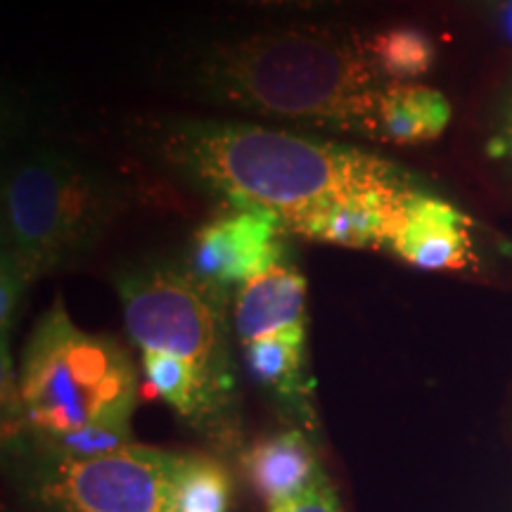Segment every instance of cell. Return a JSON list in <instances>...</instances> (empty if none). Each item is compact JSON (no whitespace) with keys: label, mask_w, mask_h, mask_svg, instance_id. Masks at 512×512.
<instances>
[{"label":"cell","mask_w":512,"mask_h":512,"mask_svg":"<svg viewBox=\"0 0 512 512\" xmlns=\"http://www.w3.org/2000/svg\"><path fill=\"white\" fill-rule=\"evenodd\" d=\"M136 143L190 188L233 209H264L287 230L320 204L420 185L411 171L373 152L247 121L157 117L140 121Z\"/></svg>","instance_id":"cell-1"},{"label":"cell","mask_w":512,"mask_h":512,"mask_svg":"<svg viewBox=\"0 0 512 512\" xmlns=\"http://www.w3.org/2000/svg\"><path fill=\"white\" fill-rule=\"evenodd\" d=\"M183 72L190 95L207 105L368 140H377V105L389 83L368 36L318 24L216 38Z\"/></svg>","instance_id":"cell-2"},{"label":"cell","mask_w":512,"mask_h":512,"mask_svg":"<svg viewBox=\"0 0 512 512\" xmlns=\"http://www.w3.org/2000/svg\"><path fill=\"white\" fill-rule=\"evenodd\" d=\"M128 339L140 354L176 358L195 377L207 441L230 451L240 439L238 370L230 347L228 297L195 278L185 259H150L114 278Z\"/></svg>","instance_id":"cell-3"},{"label":"cell","mask_w":512,"mask_h":512,"mask_svg":"<svg viewBox=\"0 0 512 512\" xmlns=\"http://www.w3.org/2000/svg\"><path fill=\"white\" fill-rule=\"evenodd\" d=\"M124 209V192L100 166L62 147H38L3 183V254L36 280L93 252Z\"/></svg>","instance_id":"cell-4"},{"label":"cell","mask_w":512,"mask_h":512,"mask_svg":"<svg viewBox=\"0 0 512 512\" xmlns=\"http://www.w3.org/2000/svg\"><path fill=\"white\" fill-rule=\"evenodd\" d=\"M17 387L29 448L88 425L131 422L138 375L119 342L81 330L57 299L24 347Z\"/></svg>","instance_id":"cell-5"},{"label":"cell","mask_w":512,"mask_h":512,"mask_svg":"<svg viewBox=\"0 0 512 512\" xmlns=\"http://www.w3.org/2000/svg\"><path fill=\"white\" fill-rule=\"evenodd\" d=\"M185 458L143 444L88 460L34 456L22 489L41 512H174Z\"/></svg>","instance_id":"cell-6"},{"label":"cell","mask_w":512,"mask_h":512,"mask_svg":"<svg viewBox=\"0 0 512 512\" xmlns=\"http://www.w3.org/2000/svg\"><path fill=\"white\" fill-rule=\"evenodd\" d=\"M283 233V221L271 211L233 209L192 235L185 264L197 280L230 297L283 259L287 252Z\"/></svg>","instance_id":"cell-7"},{"label":"cell","mask_w":512,"mask_h":512,"mask_svg":"<svg viewBox=\"0 0 512 512\" xmlns=\"http://www.w3.org/2000/svg\"><path fill=\"white\" fill-rule=\"evenodd\" d=\"M415 188L375 190L339 197L306 211L287 230L299 238L351 249H389L401 211Z\"/></svg>","instance_id":"cell-8"},{"label":"cell","mask_w":512,"mask_h":512,"mask_svg":"<svg viewBox=\"0 0 512 512\" xmlns=\"http://www.w3.org/2000/svg\"><path fill=\"white\" fill-rule=\"evenodd\" d=\"M389 252L422 271H463L472 259L470 219L418 188L401 211Z\"/></svg>","instance_id":"cell-9"},{"label":"cell","mask_w":512,"mask_h":512,"mask_svg":"<svg viewBox=\"0 0 512 512\" xmlns=\"http://www.w3.org/2000/svg\"><path fill=\"white\" fill-rule=\"evenodd\" d=\"M233 297V328L240 347L264 337L306 335V278L290 252Z\"/></svg>","instance_id":"cell-10"},{"label":"cell","mask_w":512,"mask_h":512,"mask_svg":"<svg viewBox=\"0 0 512 512\" xmlns=\"http://www.w3.org/2000/svg\"><path fill=\"white\" fill-rule=\"evenodd\" d=\"M242 467L268 510L297 501L328 479L311 444V434L302 427L259 439L245 451Z\"/></svg>","instance_id":"cell-11"},{"label":"cell","mask_w":512,"mask_h":512,"mask_svg":"<svg viewBox=\"0 0 512 512\" xmlns=\"http://www.w3.org/2000/svg\"><path fill=\"white\" fill-rule=\"evenodd\" d=\"M242 356L249 375L254 377L280 408L299 422L304 432L318 430L313 406V375L309 370L306 335H275L242 344Z\"/></svg>","instance_id":"cell-12"},{"label":"cell","mask_w":512,"mask_h":512,"mask_svg":"<svg viewBox=\"0 0 512 512\" xmlns=\"http://www.w3.org/2000/svg\"><path fill=\"white\" fill-rule=\"evenodd\" d=\"M451 121L439 91L418 83H387L377 105V143L422 145L437 140Z\"/></svg>","instance_id":"cell-13"},{"label":"cell","mask_w":512,"mask_h":512,"mask_svg":"<svg viewBox=\"0 0 512 512\" xmlns=\"http://www.w3.org/2000/svg\"><path fill=\"white\" fill-rule=\"evenodd\" d=\"M368 50L377 72L389 83H408L432 69L434 43L425 31L413 27H392L368 36Z\"/></svg>","instance_id":"cell-14"},{"label":"cell","mask_w":512,"mask_h":512,"mask_svg":"<svg viewBox=\"0 0 512 512\" xmlns=\"http://www.w3.org/2000/svg\"><path fill=\"white\" fill-rule=\"evenodd\" d=\"M233 482L219 460L188 456L178 475L174 512H228Z\"/></svg>","instance_id":"cell-15"},{"label":"cell","mask_w":512,"mask_h":512,"mask_svg":"<svg viewBox=\"0 0 512 512\" xmlns=\"http://www.w3.org/2000/svg\"><path fill=\"white\" fill-rule=\"evenodd\" d=\"M131 444H136L133 441L131 422H102V425H88L83 430L62 434V437L34 441L29 446L34 451L31 456L55 460H88L110 456V453H117Z\"/></svg>","instance_id":"cell-16"},{"label":"cell","mask_w":512,"mask_h":512,"mask_svg":"<svg viewBox=\"0 0 512 512\" xmlns=\"http://www.w3.org/2000/svg\"><path fill=\"white\" fill-rule=\"evenodd\" d=\"M29 280L19 271V266L10 256L3 254V266H0V332H3V344H8V335L17 316V304L22 299Z\"/></svg>","instance_id":"cell-17"},{"label":"cell","mask_w":512,"mask_h":512,"mask_svg":"<svg viewBox=\"0 0 512 512\" xmlns=\"http://www.w3.org/2000/svg\"><path fill=\"white\" fill-rule=\"evenodd\" d=\"M268 512H342V503H339V496L330 479H323V482L313 486L309 494L292 503L271 508Z\"/></svg>","instance_id":"cell-18"},{"label":"cell","mask_w":512,"mask_h":512,"mask_svg":"<svg viewBox=\"0 0 512 512\" xmlns=\"http://www.w3.org/2000/svg\"><path fill=\"white\" fill-rule=\"evenodd\" d=\"M226 3L242 5V8L254 10H318L330 8V5H339L344 0H226Z\"/></svg>","instance_id":"cell-19"},{"label":"cell","mask_w":512,"mask_h":512,"mask_svg":"<svg viewBox=\"0 0 512 512\" xmlns=\"http://www.w3.org/2000/svg\"><path fill=\"white\" fill-rule=\"evenodd\" d=\"M489 155L496 159H503L512 166V110L505 119V124L501 131L496 133V138L489 143Z\"/></svg>","instance_id":"cell-20"},{"label":"cell","mask_w":512,"mask_h":512,"mask_svg":"<svg viewBox=\"0 0 512 512\" xmlns=\"http://www.w3.org/2000/svg\"><path fill=\"white\" fill-rule=\"evenodd\" d=\"M510 31H512V12H510Z\"/></svg>","instance_id":"cell-21"}]
</instances>
